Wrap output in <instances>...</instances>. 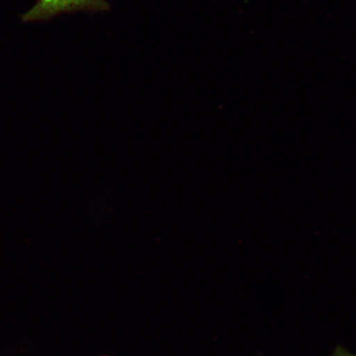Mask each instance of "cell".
<instances>
[{"label":"cell","instance_id":"obj_1","mask_svg":"<svg viewBox=\"0 0 356 356\" xmlns=\"http://www.w3.org/2000/svg\"><path fill=\"white\" fill-rule=\"evenodd\" d=\"M108 10L109 4L106 0H38L35 6L25 13L24 20L48 19L64 13L102 12Z\"/></svg>","mask_w":356,"mask_h":356},{"label":"cell","instance_id":"obj_2","mask_svg":"<svg viewBox=\"0 0 356 356\" xmlns=\"http://www.w3.org/2000/svg\"><path fill=\"white\" fill-rule=\"evenodd\" d=\"M331 356H356V355L350 353L349 351L346 350L343 347L338 346Z\"/></svg>","mask_w":356,"mask_h":356}]
</instances>
